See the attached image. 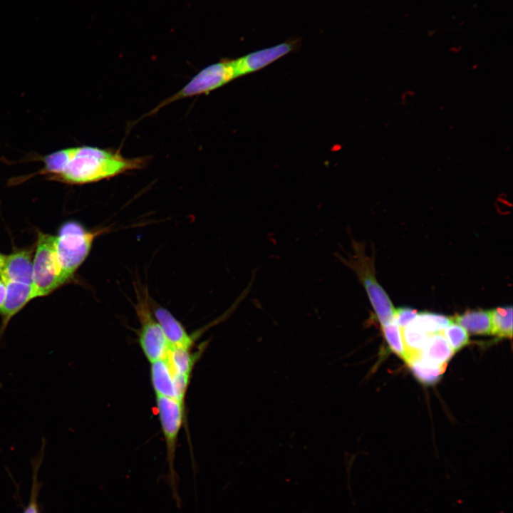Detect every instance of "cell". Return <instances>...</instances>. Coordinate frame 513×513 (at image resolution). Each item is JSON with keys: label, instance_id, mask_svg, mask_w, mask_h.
Masks as SVG:
<instances>
[{"label": "cell", "instance_id": "cell-1", "mask_svg": "<svg viewBox=\"0 0 513 513\" xmlns=\"http://www.w3.org/2000/svg\"><path fill=\"white\" fill-rule=\"evenodd\" d=\"M29 160L41 161L43 167L35 172L11 179L18 185L37 175L67 185H85L142 168L147 159L128 158L119 151L90 145L66 147L45 155H32Z\"/></svg>", "mask_w": 513, "mask_h": 513}, {"label": "cell", "instance_id": "cell-2", "mask_svg": "<svg viewBox=\"0 0 513 513\" xmlns=\"http://www.w3.org/2000/svg\"><path fill=\"white\" fill-rule=\"evenodd\" d=\"M108 229L89 230L76 221L63 223L55 236V247L66 283L74 274L88 256L96 237Z\"/></svg>", "mask_w": 513, "mask_h": 513}, {"label": "cell", "instance_id": "cell-3", "mask_svg": "<svg viewBox=\"0 0 513 513\" xmlns=\"http://www.w3.org/2000/svg\"><path fill=\"white\" fill-rule=\"evenodd\" d=\"M337 258L352 269L364 286L371 305L382 326L394 321V309L388 294L378 284L375 274L373 259L369 256L365 246L352 240L351 252L337 254Z\"/></svg>", "mask_w": 513, "mask_h": 513}, {"label": "cell", "instance_id": "cell-4", "mask_svg": "<svg viewBox=\"0 0 513 513\" xmlns=\"http://www.w3.org/2000/svg\"><path fill=\"white\" fill-rule=\"evenodd\" d=\"M55 236L38 232L33 259V285L36 297L46 296L66 284L57 257Z\"/></svg>", "mask_w": 513, "mask_h": 513}, {"label": "cell", "instance_id": "cell-5", "mask_svg": "<svg viewBox=\"0 0 513 513\" xmlns=\"http://www.w3.org/2000/svg\"><path fill=\"white\" fill-rule=\"evenodd\" d=\"M156 407L167 449L169 485L177 507L180 508L182 501L178 492V476L174 462L177 437L183 421V403L167 397L156 396Z\"/></svg>", "mask_w": 513, "mask_h": 513}, {"label": "cell", "instance_id": "cell-6", "mask_svg": "<svg viewBox=\"0 0 513 513\" xmlns=\"http://www.w3.org/2000/svg\"><path fill=\"white\" fill-rule=\"evenodd\" d=\"M235 78L237 76L234 59L221 60L202 69L182 89L161 102L150 113H155L174 101L207 94Z\"/></svg>", "mask_w": 513, "mask_h": 513}, {"label": "cell", "instance_id": "cell-7", "mask_svg": "<svg viewBox=\"0 0 513 513\" xmlns=\"http://www.w3.org/2000/svg\"><path fill=\"white\" fill-rule=\"evenodd\" d=\"M135 309L140 323L139 343L145 357L150 363L166 358L170 345L150 310L147 296L138 299Z\"/></svg>", "mask_w": 513, "mask_h": 513}, {"label": "cell", "instance_id": "cell-8", "mask_svg": "<svg viewBox=\"0 0 513 513\" xmlns=\"http://www.w3.org/2000/svg\"><path fill=\"white\" fill-rule=\"evenodd\" d=\"M297 46L296 40L288 41L234 59L237 78L264 68L295 50Z\"/></svg>", "mask_w": 513, "mask_h": 513}, {"label": "cell", "instance_id": "cell-9", "mask_svg": "<svg viewBox=\"0 0 513 513\" xmlns=\"http://www.w3.org/2000/svg\"><path fill=\"white\" fill-rule=\"evenodd\" d=\"M6 285V297L0 309V343L10 320L30 301L36 298L33 285L16 281H8Z\"/></svg>", "mask_w": 513, "mask_h": 513}, {"label": "cell", "instance_id": "cell-10", "mask_svg": "<svg viewBox=\"0 0 513 513\" xmlns=\"http://www.w3.org/2000/svg\"><path fill=\"white\" fill-rule=\"evenodd\" d=\"M33 250L20 249L6 255L0 278L8 281L33 285Z\"/></svg>", "mask_w": 513, "mask_h": 513}, {"label": "cell", "instance_id": "cell-11", "mask_svg": "<svg viewBox=\"0 0 513 513\" xmlns=\"http://www.w3.org/2000/svg\"><path fill=\"white\" fill-rule=\"evenodd\" d=\"M153 316L160 324L170 347L191 348L193 344L192 337L170 311L157 306L153 311Z\"/></svg>", "mask_w": 513, "mask_h": 513}, {"label": "cell", "instance_id": "cell-12", "mask_svg": "<svg viewBox=\"0 0 513 513\" xmlns=\"http://www.w3.org/2000/svg\"><path fill=\"white\" fill-rule=\"evenodd\" d=\"M150 363L151 382L156 396L167 397L180 401L174 373L167 358Z\"/></svg>", "mask_w": 513, "mask_h": 513}, {"label": "cell", "instance_id": "cell-13", "mask_svg": "<svg viewBox=\"0 0 513 513\" xmlns=\"http://www.w3.org/2000/svg\"><path fill=\"white\" fill-rule=\"evenodd\" d=\"M454 354L442 331L430 335L421 353L423 361L434 365H447Z\"/></svg>", "mask_w": 513, "mask_h": 513}, {"label": "cell", "instance_id": "cell-14", "mask_svg": "<svg viewBox=\"0 0 513 513\" xmlns=\"http://www.w3.org/2000/svg\"><path fill=\"white\" fill-rule=\"evenodd\" d=\"M450 319L471 334L488 335L491 333L492 323L489 311L469 310L462 314L455 315Z\"/></svg>", "mask_w": 513, "mask_h": 513}, {"label": "cell", "instance_id": "cell-15", "mask_svg": "<svg viewBox=\"0 0 513 513\" xmlns=\"http://www.w3.org/2000/svg\"><path fill=\"white\" fill-rule=\"evenodd\" d=\"M400 332L405 353L404 361L420 357L430 335L411 324L400 328Z\"/></svg>", "mask_w": 513, "mask_h": 513}, {"label": "cell", "instance_id": "cell-16", "mask_svg": "<svg viewBox=\"0 0 513 513\" xmlns=\"http://www.w3.org/2000/svg\"><path fill=\"white\" fill-rule=\"evenodd\" d=\"M415 378L422 383L432 385L437 383L443 373L447 365H434L428 363L420 357H415L406 361Z\"/></svg>", "mask_w": 513, "mask_h": 513}, {"label": "cell", "instance_id": "cell-17", "mask_svg": "<svg viewBox=\"0 0 513 513\" xmlns=\"http://www.w3.org/2000/svg\"><path fill=\"white\" fill-rule=\"evenodd\" d=\"M166 358L174 374L190 377L197 358L190 348L170 347Z\"/></svg>", "mask_w": 513, "mask_h": 513}, {"label": "cell", "instance_id": "cell-18", "mask_svg": "<svg viewBox=\"0 0 513 513\" xmlns=\"http://www.w3.org/2000/svg\"><path fill=\"white\" fill-rule=\"evenodd\" d=\"M490 311L492 331L496 336L512 338V307L506 306L495 308Z\"/></svg>", "mask_w": 513, "mask_h": 513}, {"label": "cell", "instance_id": "cell-19", "mask_svg": "<svg viewBox=\"0 0 513 513\" xmlns=\"http://www.w3.org/2000/svg\"><path fill=\"white\" fill-rule=\"evenodd\" d=\"M450 322L451 319L449 317L425 311L418 314L410 324L431 335L442 331Z\"/></svg>", "mask_w": 513, "mask_h": 513}, {"label": "cell", "instance_id": "cell-20", "mask_svg": "<svg viewBox=\"0 0 513 513\" xmlns=\"http://www.w3.org/2000/svg\"><path fill=\"white\" fill-rule=\"evenodd\" d=\"M442 333L454 353L458 351L469 343L467 331L459 324L451 321Z\"/></svg>", "mask_w": 513, "mask_h": 513}, {"label": "cell", "instance_id": "cell-21", "mask_svg": "<svg viewBox=\"0 0 513 513\" xmlns=\"http://www.w3.org/2000/svg\"><path fill=\"white\" fill-rule=\"evenodd\" d=\"M383 331L385 338L391 350L399 357L405 360V353L401 336L400 328L395 320L391 323L383 326Z\"/></svg>", "mask_w": 513, "mask_h": 513}, {"label": "cell", "instance_id": "cell-22", "mask_svg": "<svg viewBox=\"0 0 513 513\" xmlns=\"http://www.w3.org/2000/svg\"><path fill=\"white\" fill-rule=\"evenodd\" d=\"M417 315V310L409 307H400L394 309V318L400 328L408 326Z\"/></svg>", "mask_w": 513, "mask_h": 513}, {"label": "cell", "instance_id": "cell-23", "mask_svg": "<svg viewBox=\"0 0 513 513\" xmlns=\"http://www.w3.org/2000/svg\"><path fill=\"white\" fill-rule=\"evenodd\" d=\"M35 486L36 485H34V490H33L34 494L32 495V499L30 502V504L28 506V507L26 508V509L25 510L24 513H38V507H37L36 500V489H35Z\"/></svg>", "mask_w": 513, "mask_h": 513}, {"label": "cell", "instance_id": "cell-24", "mask_svg": "<svg viewBox=\"0 0 513 513\" xmlns=\"http://www.w3.org/2000/svg\"><path fill=\"white\" fill-rule=\"evenodd\" d=\"M6 294V283L0 278V309L2 306Z\"/></svg>", "mask_w": 513, "mask_h": 513}, {"label": "cell", "instance_id": "cell-25", "mask_svg": "<svg viewBox=\"0 0 513 513\" xmlns=\"http://www.w3.org/2000/svg\"><path fill=\"white\" fill-rule=\"evenodd\" d=\"M6 255L0 253V273L4 266Z\"/></svg>", "mask_w": 513, "mask_h": 513}]
</instances>
